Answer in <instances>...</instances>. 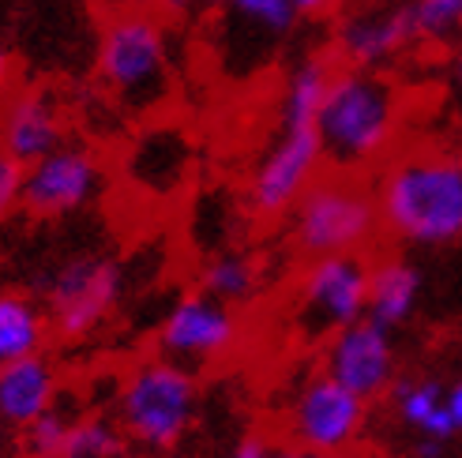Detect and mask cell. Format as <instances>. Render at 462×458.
I'll return each mask as SVG.
<instances>
[{
    "mask_svg": "<svg viewBox=\"0 0 462 458\" xmlns=\"http://www.w3.org/2000/svg\"><path fill=\"white\" fill-rule=\"evenodd\" d=\"M376 207L387 237L410 248L462 244V158L444 151L399 154L376 177Z\"/></svg>",
    "mask_w": 462,
    "mask_h": 458,
    "instance_id": "cell-1",
    "label": "cell"
},
{
    "mask_svg": "<svg viewBox=\"0 0 462 458\" xmlns=\"http://www.w3.org/2000/svg\"><path fill=\"white\" fill-rule=\"evenodd\" d=\"M402 98L391 76L338 64L316 113L323 162L335 173H365L380 166L399 140Z\"/></svg>",
    "mask_w": 462,
    "mask_h": 458,
    "instance_id": "cell-2",
    "label": "cell"
},
{
    "mask_svg": "<svg viewBox=\"0 0 462 458\" xmlns=\"http://www.w3.org/2000/svg\"><path fill=\"white\" fill-rule=\"evenodd\" d=\"M98 83L128 117H154L173 98V45L158 8L109 12L95 53Z\"/></svg>",
    "mask_w": 462,
    "mask_h": 458,
    "instance_id": "cell-3",
    "label": "cell"
},
{
    "mask_svg": "<svg viewBox=\"0 0 462 458\" xmlns=\"http://www.w3.org/2000/svg\"><path fill=\"white\" fill-rule=\"evenodd\" d=\"M290 241L305 260L335 252H368L380 237L376 192L357 173H319L290 207Z\"/></svg>",
    "mask_w": 462,
    "mask_h": 458,
    "instance_id": "cell-4",
    "label": "cell"
},
{
    "mask_svg": "<svg viewBox=\"0 0 462 458\" xmlns=\"http://www.w3.org/2000/svg\"><path fill=\"white\" fill-rule=\"evenodd\" d=\"M199 414L196 372L170 357L140 361L117 391V425L128 444L143 451H173Z\"/></svg>",
    "mask_w": 462,
    "mask_h": 458,
    "instance_id": "cell-5",
    "label": "cell"
},
{
    "mask_svg": "<svg viewBox=\"0 0 462 458\" xmlns=\"http://www.w3.org/2000/svg\"><path fill=\"white\" fill-rule=\"evenodd\" d=\"M368 270L373 263L365 260V252H335L305 263L290 308L301 342H328L368 312Z\"/></svg>",
    "mask_w": 462,
    "mask_h": 458,
    "instance_id": "cell-6",
    "label": "cell"
},
{
    "mask_svg": "<svg viewBox=\"0 0 462 458\" xmlns=\"http://www.w3.org/2000/svg\"><path fill=\"white\" fill-rule=\"evenodd\" d=\"M368 414H373V402H365L350 387H342L338 380H331L319 369V372L301 376L293 391L286 395L282 428L290 444L350 458L368 432Z\"/></svg>",
    "mask_w": 462,
    "mask_h": 458,
    "instance_id": "cell-7",
    "label": "cell"
},
{
    "mask_svg": "<svg viewBox=\"0 0 462 458\" xmlns=\"http://www.w3.org/2000/svg\"><path fill=\"white\" fill-rule=\"evenodd\" d=\"M323 143L316 121H293L279 117L274 135L263 147L256 169H252L248 192H245V211L256 218H282L312 180L323 173Z\"/></svg>",
    "mask_w": 462,
    "mask_h": 458,
    "instance_id": "cell-8",
    "label": "cell"
},
{
    "mask_svg": "<svg viewBox=\"0 0 462 458\" xmlns=\"http://www.w3.org/2000/svg\"><path fill=\"white\" fill-rule=\"evenodd\" d=\"M121 267L98 252H79L42 274V305L60 338H87L121 301Z\"/></svg>",
    "mask_w": 462,
    "mask_h": 458,
    "instance_id": "cell-9",
    "label": "cell"
},
{
    "mask_svg": "<svg viewBox=\"0 0 462 458\" xmlns=\"http://www.w3.org/2000/svg\"><path fill=\"white\" fill-rule=\"evenodd\" d=\"M106 192V162L87 143H60L38 162L23 166V203L31 218L53 222L87 211Z\"/></svg>",
    "mask_w": 462,
    "mask_h": 458,
    "instance_id": "cell-10",
    "label": "cell"
},
{
    "mask_svg": "<svg viewBox=\"0 0 462 458\" xmlns=\"http://www.w3.org/2000/svg\"><path fill=\"white\" fill-rule=\"evenodd\" d=\"M199 166L196 135L177 121H147L125 151V180L147 203H173L192 188Z\"/></svg>",
    "mask_w": 462,
    "mask_h": 458,
    "instance_id": "cell-11",
    "label": "cell"
},
{
    "mask_svg": "<svg viewBox=\"0 0 462 458\" xmlns=\"http://www.w3.org/2000/svg\"><path fill=\"white\" fill-rule=\"evenodd\" d=\"M237 342H241V319L234 305L218 301L207 289L184 293L158 327V353L192 372L226 361L237 350Z\"/></svg>",
    "mask_w": 462,
    "mask_h": 458,
    "instance_id": "cell-12",
    "label": "cell"
},
{
    "mask_svg": "<svg viewBox=\"0 0 462 458\" xmlns=\"http://www.w3.org/2000/svg\"><path fill=\"white\" fill-rule=\"evenodd\" d=\"M215 12L222 23L226 72L237 79L267 68L301 19L293 0H218Z\"/></svg>",
    "mask_w": 462,
    "mask_h": 458,
    "instance_id": "cell-13",
    "label": "cell"
},
{
    "mask_svg": "<svg viewBox=\"0 0 462 458\" xmlns=\"http://www.w3.org/2000/svg\"><path fill=\"white\" fill-rule=\"evenodd\" d=\"M319 369L342 387H350L354 395L365 402H380L399 380V350L387 327H380L376 319H354L350 327L335 331L323 342Z\"/></svg>",
    "mask_w": 462,
    "mask_h": 458,
    "instance_id": "cell-14",
    "label": "cell"
},
{
    "mask_svg": "<svg viewBox=\"0 0 462 458\" xmlns=\"http://www.w3.org/2000/svg\"><path fill=\"white\" fill-rule=\"evenodd\" d=\"M413 45L402 5H368L346 12L335 27V60L346 68H373L383 72Z\"/></svg>",
    "mask_w": 462,
    "mask_h": 458,
    "instance_id": "cell-15",
    "label": "cell"
},
{
    "mask_svg": "<svg viewBox=\"0 0 462 458\" xmlns=\"http://www.w3.org/2000/svg\"><path fill=\"white\" fill-rule=\"evenodd\" d=\"M68 143V121L53 90L23 87L0 102V147L19 166H31L50 151Z\"/></svg>",
    "mask_w": 462,
    "mask_h": 458,
    "instance_id": "cell-16",
    "label": "cell"
},
{
    "mask_svg": "<svg viewBox=\"0 0 462 458\" xmlns=\"http://www.w3.org/2000/svg\"><path fill=\"white\" fill-rule=\"evenodd\" d=\"M60 395V376L45 353H31L0 364V421L27 428L42 414H50Z\"/></svg>",
    "mask_w": 462,
    "mask_h": 458,
    "instance_id": "cell-17",
    "label": "cell"
},
{
    "mask_svg": "<svg viewBox=\"0 0 462 458\" xmlns=\"http://www.w3.org/2000/svg\"><path fill=\"white\" fill-rule=\"evenodd\" d=\"M425 293V274L421 267L406 256H383L368 270V319H376L380 327L399 331L406 327L421 308Z\"/></svg>",
    "mask_w": 462,
    "mask_h": 458,
    "instance_id": "cell-18",
    "label": "cell"
},
{
    "mask_svg": "<svg viewBox=\"0 0 462 458\" xmlns=\"http://www.w3.org/2000/svg\"><path fill=\"white\" fill-rule=\"evenodd\" d=\"M387 409L395 417V425L406 428L410 436H432L444 444L458 440L451 414H448V387L440 380L399 376L395 387L387 391Z\"/></svg>",
    "mask_w": 462,
    "mask_h": 458,
    "instance_id": "cell-19",
    "label": "cell"
},
{
    "mask_svg": "<svg viewBox=\"0 0 462 458\" xmlns=\"http://www.w3.org/2000/svg\"><path fill=\"white\" fill-rule=\"evenodd\" d=\"M53 319L42 301L19 289H0V364L45 353Z\"/></svg>",
    "mask_w": 462,
    "mask_h": 458,
    "instance_id": "cell-20",
    "label": "cell"
},
{
    "mask_svg": "<svg viewBox=\"0 0 462 458\" xmlns=\"http://www.w3.org/2000/svg\"><path fill=\"white\" fill-rule=\"evenodd\" d=\"M263 286V267L256 256H248L241 248H222V252H211L203 256V267H199V289H207L211 297L226 305H248L252 297L260 293Z\"/></svg>",
    "mask_w": 462,
    "mask_h": 458,
    "instance_id": "cell-21",
    "label": "cell"
},
{
    "mask_svg": "<svg viewBox=\"0 0 462 458\" xmlns=\"http://www.w3.org/2000/svg\"><path fill=\"white\" fill-rule=\"evenodd\" d=\"M237 222H241V203L237 199H229L222 188L203 192L196 199V207H192V237H196V248H203L199 256L234 248Z\"/></svg>",
    "mask_w": 462,
    "mask_h": 458,
    "instance_id": "cell-22",
    "label": "cell"
},
{
    "mask_svg": "<svg viewBox=\"0 0 462 458\" xmlns=\"http://www.w3.org/2000/svg\"><path fill=\"white\" fill-rule=\"evenodd\" d=\"M413 45H451L462 38V0H406Z\"/></svg>",
    "mask_w": 462,
    "mask_h": 458,
    "instance_id": "cell-23",
    "label": "cell"
},
{
    "mask_svg": "<svg viewBox=\"0 0 462 458\" xmlns=\"http://www.w3.org/2000/svg\"><path fill=\"white\" fill-rule=\"evenodd\" d=\"M128 436L121 432L117 417H76L72 425V440H68V451L72 454H90V458H121L125 454Z\"/></svg>",
    "mask_w": 462,
    "mask_h": 458,
    "instance_id": "cell-24",
    "label": "cell"
},
{
    "mask_svg": "<svg viewBox=\"0 0 462 458\" xmlns=\"http://www.w3.org/2000/svg\"><path fill=\"white\" fill-rule=\"evenodd\" d=\"M72 425L76 417H68L64 409H50L42 414L38 421H31L23 428V444H27V454L31 458H60L68 454V440H72Z\"/></svg>",
    "mask_w": 462,
    "mask_h": 458,
    "instance_id": "cell-25",
    "label": "cell"
},
{
    "mask_svg": "<svg viewBox=\"0 0 462 458\" xmlns=\"http://www.w3.org/2000/svg\"><path fill=\"white\" fill-rule=\"evenodd\" d=\"M23 203V166L0 147V225L12 218V211H19Z\"/></svg>",
    "mask_w": 462,
    "mask_h": 458,
    "instance_id": "cell-26",
    "label": "cell"
},
{
    "mask_svg": "<svg viewBox=\"0 0 462 458\" xmlns=\"http://www.w3.org/2000/svg\"><path fill=\"white\" fill-rule=\"evenodd\" d=\"M274 447L279 444H271L267 436H245L226 458H274Z\"/></svg>",
    "mask_w": 462,
    "mask_h": 458,
    "instance_id": "cell-27",
    "label": "cell"
},
{
    "mask_svg": "<svg viewBox=\"0 0 462 458\" xmlns=\"http://www.w3.org/2000/svg\"><path fill=\"white\" fill-rule=\"evenodd\" d=\"M448 414H451V425H455L458 440H462V380H455L448 387Z\"/></svg>",
    "mask_w": 462,
    "mask_h": 458,
    "instance_id": "cell-28",
    "label": "cell"
},
{
    "mask_svg": "<svg viewBox=\"0 0 462 458\" xmlns=\"http://www.w3.org/2000/svg\"><path fill=\"white\" fill-rule=\"evenodd\" d=\"M274 458H342V454L316 451V447H301V444H286V447H274Z\"/></svg>",
    "mask_w": 462,
    "mask_h": 458,
    "instance_id": "cell-29",
    "label": "cell"
},
{
    "mask_svg": "<svg viewBox=\"0 0 462 458\" xmlns=\"http://www.w3.org/2000/svg\"><path fill=\"white\" fill-rule=\"evenodd\" d=\"M297 12L301 15H328V12H338L342 0H293Z\"/></svg>",
    "mask_w": 462,
    "mask_h": 458,
    "instance_id": "cell-30",
    "label": "cell"
},
{
    "mask_svg": "<svg viewBox=\"0 0 462 458\" xmlns=\"http://www.w3.org/2000/svg\"><path fill=\"white\" fill-rule=\"evenodd\" d=\"M448 79H451L455 98L462 102V41L455 45V53H451V64H448Z\"/></svg>",
    "mask_w": 462,
    "mask_h": 458,
    "instance_id": "cell-31",
    "label": "cell"
},
{
    "mask_svg": "<svg viewBox=\"0 0 462 458\" xmlns=\"http://www.w3.org/2000/svg\"><path fill=\"white\" fill-rule=\"evenodd\" d=\"M12 68H15V60H12V50L5 45V38H0V98L8 95V83H12Z\"/></svg>",
    "mask_w": 462,
    "mask_h": 458,
    "instance_id": "cell-32",
    "label": "cell"
},
{
    "mask_svg": "<svg viewBox=\"0 0 462 458\" xmlns=\"http://www.w3.org/2000/svg\"><path fill=\"white\" fill-rule=\"evenodd\" d=\"M109 12H121V8H158L162 0H102Z\"/></svg>",
    "mask_w": 462,
    "mask_h": 458,
    "instance_id": "cell-33",
    "label": "cell"
},
{
    "mask_svg": "<svg viewBox=\"0 0 462 458\" xmlns=\"http://www.w3.org/2000/svg\"><path fill=\"white\" fill-rule=\"evenodd\" d=\"M60 458H90V454H72V451H68V454H60Z\"/></svg>",
    "mask_w": 462,
    "mask_h": 458,
    "instance_id": "cell-34",
    "label": "cell"
}]
</instances>
